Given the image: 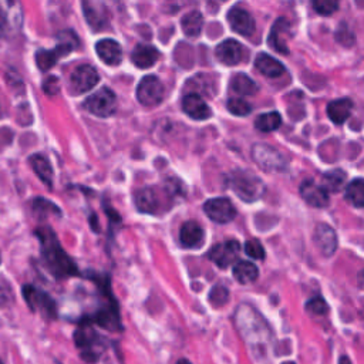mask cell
I'll use <instances>...</instances> for the list:
<instances>
[{
    "mask_svg": "<svg viewBox=\"0 0 364 364\" xmlns=\"http://www.w3.org/2000/svg\"><path fill=\"white\" fill-rule=\"evenodd\" d=\"M231 90L238 95H253L258 93L259 87L249 76L239 73L231 80Z\"/></svg>",
    "mask_w": 364,
    "mask_h": 364,
    "instance_id": "484cf974",
    "label": "cell"
},
{
    "mask_svg": "<svg viewBox=\"0 0 364 364\" xmlns=\"http://www.w3.org/2000/svg\"><path fill=\"white\" fill-rule=\"evenodd\" d=\"M36 235L40 242V248H42L45 265L54 277L65 279L78 275L74 260L65 252L52 229L42 227L36 231Z\"/></svg>",
    "mask_w": 364,
    "mask_h": 364,
    "instance_id": "6da1fadb",
    "label": "cell"
},
{
    "mask_svg": "<svg viewBox=\"0 0 364 364\" xmlns=\"http://www.w3.org/2000/svg\"><path fill=\"white\" fill-rule=\"evenodd\" d=\"M289 34H291V25L288 20L285 19L276 20V23L273 25L269 38H268L271 47H273L276 52L282 54H288L289 49H288L286 38L289 37Z\"/></svg>",
    "mask_w": 364,
    "mask_h": 364,
    "instance_id": "ac0fdd59",
    "label": "cell"
},
{
    "mask_svg": "<svg viewBox=\"0 0 364 364\" xmlns=\"http://www.w3.org/2000/svg\"><path fill=\"white\" fill-rule=\"evenodd\" d=\"M182 110H184V113L190 118L196 121L208 120L212 115V111L205 101L199 97V94L194 93L185 95L184 100H182Z\"/></svg>",
    "mask_w": 364,
    "mask_h": 364,
    "instance_id": "2e32d148",
    "label": "cell"
},
{
    "mask_svg": "<svg viewBox=\"0 0 364 364\" xmlns=\"http://www.w3.org/2000/svg\"><path fill=\"white\" fill-rule=\"evenodd\" d=\"M84 107L97 117H110L117 110V97L110 89H101L86 100Z\"/></svg>",
    "mask_w": 364,
    "mask_h": 364,
    "instance_id": "5b68a950",
    "label": "cell"
},
{
    "mask_svg": "<svg viewBox=\"0 0 364 364\" xmlns=\"http://www.w3.org/2000/svg\"><path fill=\"white\" fill-rule=\"evenodd\" d=\"M23 297L33 312L40 313L46 319H54L56 317L57 312H56L54 302L45 292L38 291L33 286H25L23 288Z\"/></svg>",
    "mask_w": 364,
    "mask_h": 364,
    "instance_id": "ba28073f",
    "label": "cell"
},
{
    "mask_svg": "<svg viewBox=\"0 0 364 364\" xmlns=\"http://www.w3.org/2000/svg\"><path fill=\"white\" fill-rule=\"evenodd\" d=\"M229 188L245 202H255L265 192V184L249 171H234L228 177Z\"/></svg>",
    "mask_w": 364,
    "mask_h": 364,
    "instance_id": "7a4b0ae2",
    "label": "cell"
},
{
    "mask_svg": "<svg viewBox=\"0 0 364 364\" xmlns=\"http://www.w3.org/2000/svg\"><path fill=\"white\" fill-rule=\"evenodd\" d=\"M77 46H78V38H77V34L74 32L67 30V32H62L58 34V43H57L56 50L62 57H65L69 53H71L73 50H76Z\"/></svg>",
    "mask_w": 364,
    "mask_h": 364,
    "instance_id": "4dcf8cb0",
    "label": "cell"
},
{
    "mask_svg": "<svg viewBox=\"0 0 364 364\" xmlns=\"http://www.w3.org/2000/svg\"><path fill=\"white\" fill-rule=\"evenodd\" d=\"M300 195L310 207H315V208H325L329 205V202H330L329 192L321 185L316 184V182L312 179H306L302 182Z\"/></svg>",
    "mask_w": 364,
    "mask_h": 364,
    "instance_id": "7c38bea8",
    "label": "cell"
},
{
    "mask_svg": "<svg viewBox=\"0 0 364 364\" xmlns=\"http://www.w3.org/2000/svg\"><path fill=\"white\" fill-rule=\"evenodd\" d=\"M336 40L339 43L345 45L346 47H350L354 43V33L346 25H343L339 27L336 33Z\"/></svg>",
    "mask_w": 364,
    "mask_h": 364,
    "instance_id": "74e56055",
    "label": "cell"
},
{
    "mask_svg": "<svg viewBox=\"0 0 364 364\" xmlns=\"http://www.w3.org/2000/svg\"><path fill=\"white\" fill-rule=\"evenodd\" d=\"M339 364H352V363H350V360H349L348 356H343V357H340Z\"/></svg>",
    "mask_w": 364,
    "mask_h": 364,
    "instance_id": "60d3db41",
    "label": "cell"
},
{
    "mask_svg": "<svg viewBox=\"0 0 364 364\" xmlns=\"http://www.w3.org/2000/svg\"><path fill=\"white\" fill-rule=\"evenodd\" d=\"M346 199L353 207L364 208V179H354L346 188Z\"/></svg>",
    "mask_w": 364,
    "mask_h": 364,
    "instance_id": "f546056e",
    "label": "cell"
},
{
    "mask_svg": "<svg viewBox=\"0 0 364 364\" xmlns=\"http://www.w3.org/2000/svg\"><path fill=\"white\" fill-rule=\"evenodd\" d=\"M74 340L80 354H82L86 361L94 363L104 353L106 345L103 339L100 337V334L90 325L80 326L74 334Z\"/></svg>",
    "mask_w": 364,
    "mask_h": 364,
    "instance_id": "3957f363",
    "label": "cell"
},
{
    "mask_svg": "<svg viewBox=\"0 0 364 364\" xmlns=\"http://www.w3.org/2000/svg\"><path fill=\"white\" fill-rule=\"evenodd\" d=\"M227 107L229 110V113H232L234 115L238 117H245L248 114H251L252 111V106L245 101L244 98H229Z\"/></svg>",
    "mask_w": 364,
    "mask_h": 364,
    "instance_id": "d6a6232c",
    "label": "cell"
},
{
    "mask_svg": "<svg viewBox=\"0 0 364 364\" xmlns=\"http://www.w3.org/2000/svg\"><path fill=\"white\" fill-rule=\"evenodd\" d=\"M29 163H30L33 171L36 172V175L43 181V184L46 187L52 188L53 187V168L47 161V158L45 155L34 154L29 158Z\"/></svg>",
    "mask_w": 364,
    "mask_h": 364,
    "instance_id": "cb8c5ba5",
    "label": "cell"
},
{
    "mask_svg": "<svg viewBox=\"0 0 364 364\" xmlns=\"http://www.w3.org/2000/svg\"><path fill=\"white\" fill-rule=\"evenodd\" d=\"M313 240L323 256H333L337 249V235L328 224H319L315 229Z\"/></svg>",
    "mask_w": 364,
    "mask_h": 364,
    "instance_id": "4fadbf2b",
    "label": "cell"
},
{
    "mask_svg": "<svg viewBox=\"0 0 364 364\" xmlns=\"http://www.w3.org/2000/svg\"><path fill=\"white\" fill-rule=\"evenodd\" d=\"M259 276V269L255 264L248 260H240L236 262L234 266V277L242 283V285H249V283L255 282Z\"/></svg>",
    "mask_w": 364,
    "mask_h": 364,
    "instance_id": "d4e9b609",
    "label": "cell"
},
{
    "mask_svg": "<svg viewBox=\"0 0 364 364\" xmlns=\"http://www.w3.org/2000/svg\"><path fill=\"white\" fill-rule=\"evenodd\" d=\"M228 296H229V293L224 286H216L212 289V292L209 295V300L214 306H222L228 302Z\"/></svg>",
    "mask_w": 364,
    "mask_h": 364,
    "instance_id": "8d00e7d4",
    "label": "cell"
},
{
    "mask_svg": "<svg viewBox=\"0 0 364 364\" xmlns=\"http://www.w3.org/2000/svg\"><path fill=\"white\" fill-rule=\"evenodd\" d=\"M163 191H159L158 188L154 187H148V188H143V190H138L134 195V202H135V207L139 212H144V214H159L164 211V202H163Z\"/></svg>",
    "mask_w": 364,
    "mask_h": 364,
    "instance_id": "9c48e42d",
    "label": "cell"
},
{
    "mask_svg": "<svg viewBox=\"0 0 364 364\" xmlns=\"http://www.w3.org/2000/svg\"><path fill=\"white\" fill-rule=\"evenodd\" d=\"M43 90L47 95H56L60 91V82L57 77H47L43 83Z\"/></svg>",
    "mask_w": 364,
    "mask_h": 364,
    "instance_id": "f35d334b",
    "label": "cell"
},
{
    "mask_svg": "<svg viewBox=\"0 0 364 364\" xmlns=\"http://www.w3.org/2000/svg\"><path fill=\"white\" fill-rule=\"evenodd\" d=\"M0 364H3V363H2V360H0Z\"/></svg>",
    "mask_w": 364,
    "mask_h": 364,
    "instance_id": "f6af8a7d",
    "label": "cell"
},
{
    "mask_svg": "<svg viewBox=\"0 0 364 364\" xmlns=\"http://www.w3.org/2000/svg\"><path fill=\"white\" fill-rule=\"evenodd\" d=\"M306 309H308L312 315L323 316V315H326V313H328L329 306H328V303L325 302V299H321L320 296H316V297L310 299V300L306 303Z\"/></svg>",
    "mask_w": 364,
    "mask_h": 364,
    "instance_id": "836d02e7",
    "label": "cell"
},
{
    "mask_svg": "<svg viewBox=\"0 0 364 364\" xmlns=\"http://www.w3.org/2000/svg\"><path fill=\"white\" fill-rule=\"evenodd\" d=\"M353 110V103L349 98H339L328 106V115L334 124L346 123Z\"/></svg>",
    "mask_w": 364,
    "mask_h": 364,
    "instance_id": "603a6c76",
    "label": "cell"
},
{
    "mask_svg": "<svg viewBox=\"0 0 364 364\" xmlns=\"http://www.w3.org/2000/svg\"><path fill=\"white\" fill-rule=\"evenodd\" d=\"M181 27L187 36L196 37L202 32V27H204V17L198 10H192L182 17Z\"/></svg>",
    "mask_w": 364,
    "mask_h": 364,
    "instance_id": "4316f807",
    "label": "cell"
},
{
    "mask_svg": "<svg viewBox=\"0 0 364 364\" xmlns=\"http://www.w3.org/2000/svg\"><path fill=\"white\" fill-rule=\"evenodd\" d=\"M166 94L164 86L161 83V80L155 76H147L143 80H141V83L138 84L137 89V98L138 101L143 106L147 107H152L159 104L161 101H163Z\"/></svg>",
    "mask_w": 364,
    "mask_h": 364,
    "instance_id": "8992f818",
    "label": "cell"
},
{
    "mask_svg": "<svg viewBox=\"0 0 364 364\" xmlns=\"http://www.w3.org/2000/svg\"><path fill=\"white\" fill-rule=\"evenodd\" d=\"M245 252L248 256L256 260L265 259V249L262 247L260 242L258 239H249L245 244Z\"/></svg>",
    "mask_w": 364,
    "mask_h": 364,
    "instance_id": "e575fe53",
    "label": "cell"
},
{
    "mask_svg": "<svg viewBox=\"0 0 364 364\" xmlns=\"http://www.w3.org/2000/svg\"><path fill=\"white\" fill-rule=\"evenodd\" d=\"M239 252H240L239 242L231 239V240L222 242V244L215 245L209 252V258L216 266L225 269L231 266L232 264H235V262L238 260Z\"/></svg>",
    "mask_w": 364,
    "mask_h": 364,
    "instance_id": "8fae6325",
    "label": "cell"
},
{
    "mask_svg": "<svg viewBox=\"0 0 364 364\" xmlns=\"http://www.w3.org/2000/svg\"><path fill=\"white\" fill-rule=\"evenodd\" d=\"M177 364H191V361H188L187 359H181V360H178Z\"/></svg>",
    "mask_w": 364,
    "mask_h": 364,
    "instance_id": "b9f144b4",
    "label": "cell"
},
{
    "mask_svg": "<svg viewBox=\"0 0 364 364\" xmlns=\"http://www.w3.org/2000/svg\"><path fill=\"white\" fill-rule=\"evenodd\" d=\"M348 181V174L343 170H333L321 177V187L328 192H339L345 187Z\"/></svg>",
    "mask_w": 364,
    "mask_h": 364,
    "instance_id": "83f0119b",
    "label": "cell"
},
{
    "mask_svg": "<svg viewBox=\"0 0 364 364\" xmlns=\"http://www.w3.org/2000/svg\"><path fill=\"white\" fill-rule=\"evenodd\" d=\"M280 124H282V117L276 111L265 113L255 120L256 130H259L262 133H272V131L277 130L280 127Z\"/></svg>",
    "mask_w": 364,
    "mask_h": 364,
    "instance_id": "f1b7e54d",
    "label": "cell"
},
{
    "mask_svg": "<svg viewBox=\"0 0 364 364\" xmlns=\"http://www.w3.org/2000/svg\"><path fill=\"white\" fill-rule=\"evenodd\" d=\"M255 163L266 172H285L288 161L276 148L266 144H256L252 150Z\"/></svg>",
    "mask_w": 364,
    "mask_h": 364,
    "instance_id": "277c9868",
    "label": "cell"
},
{
    "mask_svg": "<svg viewBox=\"0 0 364 364\" xmlns=\"http://www.w3.org/2000/svg\"><path fill=\"white\" fill-rule=\"evenodd\" d=\"M204 239H205L204 229H202L196 222L190 220L187 222V224L182 225L181 232H179V240L185 248L196 249L204 244Z\"/></svg>",
    "mask_w": 364,
    "mask_h": 364,
    "instance_id": "d6986e66",
    "label": "cell"
},
{
    "mask_svg": "<svg viewBox=\"0 0 364 364\" xmlns=\"http://www.w3.org/2000/svg\"><path fill=\"white\" fill-rule=\"evenodd\" d=\"M228 22L234 32L239 33L240 36L249 37L255 33V20L249 12L240 8H234L228 13Z\"/></svg>",
    "mask_w": 364,
    "mask_h": 364,
    "instance_id": "9a60e30c",
    "label": "cell"
},
{
    "mask_svg": "<svg viewBox=\"0 0 364 364\" xmlns=\"http://www.w3.org/2000/svg\"><path fill=\"white\" fill-rule=\"evenodd\" d=\"M0 259H2V258H0Z\"/></svg>",
    "mask_w": 364,
    "mask_h": 364,
    "instance_id": "bcb514c9",
    "label": "cell"
},
{
    "mask_svg": "<svg viewBox=\"0 0 364 364\" xmlns=\"http://www.w3.org/2000/svg\"><path fill=\"white\" fill-rule=\"evenodd\" d=\"M84 16L93 30H103L107 27V10L104 5L86 2L83 3Z\"/></svg>",
    "mask_w": 364,
    "mask_h": 364,
    "instance_id": "ffe728a7",
    "label": "cell"
},
{
    "mask_svg": "<svg viewBox=\"0 0 364 364\" xmlns=\"http://www.w3.org/2000/svg\"><path fill=\"white\" fill-rule=\"evenodd\" d=\"M361 277H363V279H364V271H363V272H361Z\"/></svg>",
    "mask_w": 364,
    "mask_h": 364,
    "instance_id": "ee69618b",
    "label": "cell"
},
{
    "mask_svg": "<svg viewBox=\"0 0 364 364\" xmlns=\"http://www.w3.org/2000/svg\"><path fill=\"white\" fill-rule=\"evenodd\" d=\"M283 364H295L293 361H286V363H283Z\"/></svg>",
    "mask_w": 364,
    "mask_h": 364,
    "instance_id": "7bdbcfd3",
    "label": "cell"
},
{
    "mask_svg": "<svg viewBox=\"0 0 364 364\" xmlns=\"http://www.w3.org/2000/svg\"><path fill=\"white\" fill-rule=\"evenodd\" d=\"M216 58L225 66H236L244 58V47L234 38H228L218 45L215 50Z\"/></svg>",
    "mask_w": 364,
    "mask_h": 364,
    "instance_id": "5bb4252c",
    "label": "cell"
},
{
    "mask_svg": "<svg viewBox=\"0 0 364 364\" xmlns=\"http://www.w3.org/2000/svg\"><path fill=\"white\" fill-rule=\"evenodd\" d=\"M204 211L216 224H228L236 216V209L228 198H212L207 201Z\"/></svg>",
    "mask_w": 364,
    "mask_h": 364,
    "instance_id": "30bf717a",
    "label": "cell"
},
{
    "mask_svg": "<svg viewBox=\"0 0 364 364\" xmlns=\"http://www.w3.org/2000/svg\"><path fill=\"white\" fill-rule=\"evenodd\" d=\"M312 6L316 10V13L321 16H330L339 9V3L332 2V0H316V2L312 3Z\"/></svg>",
    "mask_w": 364,
    "mask_h": 364,
    "instance_id": "d590c367",
    "label": "cell"
},
{
    "mask_svg": "<svg viewBox=\"0 0 364 364\" xmlns=\"http://www.w3.org/2000/svg\"><path fill=\"white\" fill-rule=\"evenodd\" d=\"M255 67L258 69L259 73H262L265 77H269V78L280 77L283 73H285V66H283L279 60L271 57L266 53L258 54L255 60Z\"/></svg>",
    "mask_w": 364,
    "mask_h": 364,
    "instance_id": "44dd1931",
    "label": "cell"
},
{
    "mask_svg": "<svg viewBox=\"0 0 364 364\" xmlns=\"http://www.w3.org/2000/svg\"><path fill=\"white\" fill-rule=\"evenodd\" d=\"M158 58H159V52L148 45H138L131 54L133 63L138 69H148L154 66L158 62Z\"/></svg>",
    "mask_w": 364,
    "mask_h": 364,
    "instance_id": "7402d4cb",
    "label": "cell"
},
{
    "mask_svg": "<svg viewBox=\"0 0 364 364\" xmlns=\"http://www.w3.org/2000/svg\"><path fill=\"white\" fill-rule=\"evenodd\" d=\"M98 82H100V76L97 70L93 66L84 65L77 67L71 73L69 80V87L73 94L80 95L93 90Z\"/></svg>",
    "mask_w": 364,
    "mask_h": 364,
    "instance_id": "52a82bcc",
    "label": "cell"
},
{
    "mask_svg": "<svg viewBox=\"0 0 364 364\" xmlns=\"http://www.w3.org/2000/svg\"><path fill=\"white\" fill-rule=\"evenodd\" d=\"M60 57L62 56L58 54L56 49L54 50H38L36 53V65L42 71H47L57 63V60Z\"/></svg>",
    "mask_w": 364,
    "mask_h": 364,
    "instance_id": "1f68e13d",
    "label": "cell"
},
{
    "mask_svg": "<svg viewBox=\"0 0 364 364\" xmlns=\"http://www.w3.org/2000/svg\"><path fill=\"white\" fill-rule=\"evenodd\" d=\"M5 32H6V17L2 8H0V37L5 34Z\"/></svg>",
    "mask_w": 364,
    "mask_h": 364,
    "instance_id": "ab89813d",
    "label": "cell"
},
{
    "mask_svg": "<svg viewBox=\"0 0 364 364\" xmlns=\"http://www.w3.org/2000/svg\"><path fill=\"white\" fill-rule=\"evenodd\" d=\"M98 57L109 66H118L123 60V49L113 38H103L95 45Z\"/></svg>",
    "mask_w": 364,
    "mask_h": 364,
    "instance_id": "e0dca14e",
    "label": "cell"
}]
</instances>
